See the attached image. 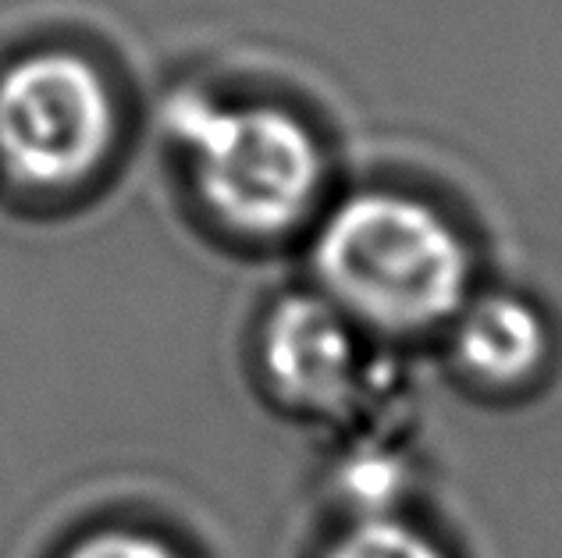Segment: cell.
Masks as SVG:
<instances>
[{
  "label": "cell",
  "mask_w": 562,
  "mask_h": 558,
  "mask_svg": "<svg viewBox=\"0 0 562 558\" xmlns=\"http://www.w3.org/2000/svg\"><path fill=\"white\" fill-rule=\"evenodd\" d=\"M314 271L352 324L389 334L449 324L470 303L463 235L431 203L392 189H363L324 217Z\"/></svg>",
  "instance_id": "obj_1"
},
{
  "label": "cell",
  "mask_w": 562,
  "mask_h": 558,
  "mask_svg": "<svg viewBox=\"0 0 562 558\" xmlns=\"http://www.w3.org/2000/svg\"><path fill=\"white\" fill-rule=\"evenodd\" d=\"M160 122L214 221L274 239L314 214L328 168L303 117L274 104H225L186 86L168 96Z\"/></svg>",
  "instance_id": "obj_2"
},
{
  "label": "cell",
  "mask_w": 562,
  "mask_h": 558,
  "mask_svg": "<svg viewBox=\"0 0 562 558\" xmlns=\"http://www.w3.org/2000/svg\"><path fill=\"white\" fill-rule=\"evenodd\" d=\"M117 107L97 65L40 50L0 68V171L25 189L82 182L108 157Z\"/></svg>",
  "instance_id": "obj_3"
},
{
  "label": "cell",
  "mask_w": 562,
  "mask_h": 558,
  "mask_svg": "<svg viewBox=\"0 0 562 558\" xmlns=\"http://www.w3.org/2000/svg\"><path fill=\"white\" fill-rule=\"evenodd\" d=\"M357 324L324 296H289L263 320L260 366L295 413L342 417L360 391Z\"/></svg>",
  "instance_id": "obj_4"
},
{
  "label": "cell",
  "mask_w": 562,
  "mask_h": 558,
  "mask_svg": "<svg viewBox=\"0 0 562 558\" xmlns=\"http://www.w3.org/2000/svg\"><path fill=\"white\" fill-rule=\"evenodd\" d=\"M452 324L456 363L484 385H520L549 360V324L516 296L470 299Z\"/></svg>",
  "instance_id": "obj_5"
},
{
  "label": "cell",
  "mask_w": 562,
  "mask_h": 558,
  "mask_svg": "<svg viewBox=\"0 0 562 558\" xmlns=\"http://www.w3.org/2000/svg\"><path fill=\"white\" fill-rule=\"evenodd\" d=\"M324 558H449L431 537L417 526L389 516V512H371L349 526L335 540Z\"/></svg>",
  "instance_id": "obj_6"
},
{
  "label": "cell",
  "mask_w": 562,
  "mask_h": 558,
  "mask_svg": "<svg viewBox=\"0 0 562 558\" xmlns=\"http://www.w3.org/2000/svg\"><path fill=\"white\" fill-rule=\"evenodd\" d=\"M65 558H182L168 540L143 531H100L82 537Z\"/></svg>",
  "instance_id": "obj_7"
}]
</instances>
